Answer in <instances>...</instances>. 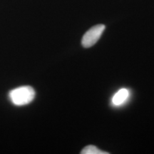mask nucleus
<instances>
[{"label":"nucleus","instance_id":"obj_1","mask_svg":"<svg viewBox=\"0 0 154 154\" xmlns=\"http://www.w3.org/2000/svg\"><path fill=\"white\" fill-rule=\"evenodd\" d=\"M11 103L15 106L27 105L35 97V91L32 86H23L11 90L9 94Z\"/></svg>","mask_w":154,"mask_h":154},{"label":"nucleus","instance_id":"obj_2","mask_svg":"<svg viewBox=\"0 0 154 154\" xmlns=\"http://www.w3.org/2000/svg\"><path fill=\"white\" fill-rule=\"evenodd\" d=\"M105 25L97 24L86 32L82 40V44L84 48H89L99 41L105 30Z\"/></svg>","mask_w":154,"mask_h":154},{"label":"nucleus","instance_id":"obj_3","mask_svg":"<svg viewBox=\"0 0 154 154\" xmlns=\"http://www.w3.org/2000/svg\"><path fill=\"white\" fill-rule=\"evenodd\" d=\"M130 92L127 88H121L114 94L112 98V103L116 106L123 105L128 100Z\"/></svg>","mask_w":154,"mask_h":154},{"label":"nucleus","instance_id":"obj_4","mask_svg":"<svg viewBox=\"0 0 154 154\" xmlns=\"http://www.w3.org/2000/svg\"><path fill=\"white\" fill-rule=\"evenodd\" d=\"M82 154H109L108 152H105L101 151L98 149L97 147H96L95 146H87L85 148H84V149L81 151Z\"/></svg>","mask_w":154,"mask_h":154}]
</instances>
